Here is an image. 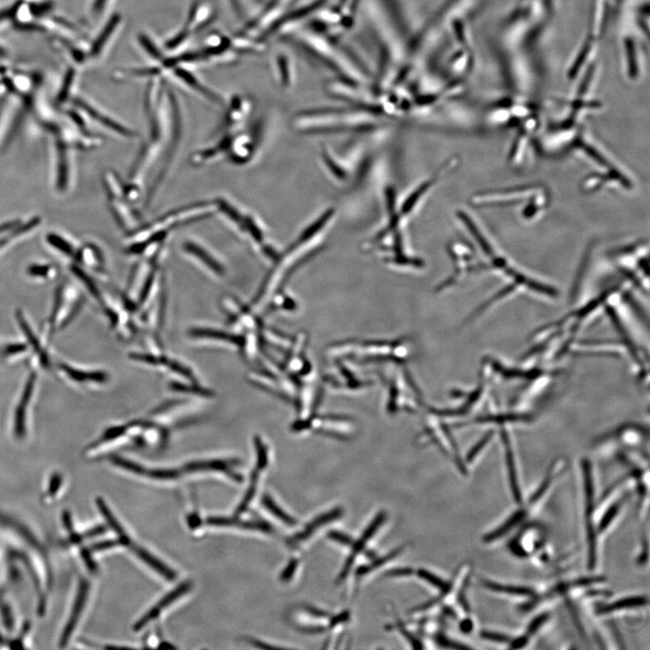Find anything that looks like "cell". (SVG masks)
Returning <instances> with one entry per match:
<instances>
[{
	"label": "cell",
	"instance_id": "cell-1",
	"mask_svg": "<svg viewBox=\"0 0 650 650\" xmlns=\"http://www.w3.org/2000/svg\"><path fill=\"white\" fill-rule=\"evenodd\" d=\"M215 205L217 211L225 217L227 222L229 223L233 229L238 230L240 236L259 248V245L265 240V232L259 220H257L252 213L243 211V209L225 199H220L215 202Z\"/></svg>",
	"mask_w": 650,
	"mask_h": 650
},
{
	"label": "cell",
	"instance_id": "cell-2",
	"mask_svg": "<svg viewBox=\"0 0 650 650\" xmlns=\"http://www.w3.org/2000/svg\"><path fill=\"white\" fill-rule=\"evenodd\" d=\"M548 196L547 192L543 187L537 186H525V187L504 190V191H496L485 192L482 195L476 196L474 199V203L478 206H500V205H513L516 202H527L537 203L547 206Z\"/></svg>",
	"mask_w": 650,
	"mask_h": 650
},
{
	"label": "cell",
	"instance_id": "cell-3",
	"mask_svg": "<svg viewBox=\"0 0 650 650\" xmlns=\"http://www.w3.org/2000/svg\"><path fill=\"white\" fill-rule=\"evenodd\" d=\"M123 26L124 19L120 13H113L108 16L99 31L87 45L88 59L91 62H100L106 58Z\"/></svg>",
	"mask_w": 650,
	"mask_h": 650
},
{
	"label": "cell",
	"instance_id": "cell-4",
	"mask_svg": "<svg viewBox=\"0 0 650 650\" xmlns=\"http://www.w3.org/2000/svg\"><path fill=\"white\" fill-rule=\"evenodd\" d=\"M619 267H623L627 275L643 284L644 277L648 279L649 245L644 242L621 247L612 252Z\"/></svg>",
	"mask_w": 650,
	"mask_h": 650
},
{
	"label": "cell",
	"instance_id": "cell-5",
	"mask_svg": "<svg viewBox=\"0 0 650 650\" xmlns=\"http://www.w3.org/2000/svg\"><path fill=\"white\" fill-rule=\"evenodd\" d=\"M167 76H172V78H175L179 83L182 84V86H185L186 89L192 91V93H196L199 97L202 98L203 100H207L208 103L215 105H222L225 103L221 95L206 86V84L203 83L202 81L200 80L199 78L192 72L191 69H189L187 67L181 66L172 67L167 71Z\"/></svg>",
	"mask_w": 650,
	"mask_h": 650
},
{
	"label": "cell",
	"instance_id": "cell-6",
	"mask_svg": "<svg viewBox=\"0 0 650 650\" xmlns=\"http://www.w3.org/2000/svg\"><path fill=\"white\" fill-rule=\"evenodd\" d=\"M215 18L216 9L210 0H196L190 8L182 29L194 37L210 26Z\"/></svg>",
	"mask_w": 650,
	"mask_h": 650
},
{
	"label": "cell",
	"instance_id": "cell-7",
	"mask_svg": "<svg viewBox=\"0 0 650 650\" xmlns=\"http://www.w3.org/2000/svg\"><path fill=\"white\" fill-rule=\"evenodd\" d=\"M72 100L74 107L81 111V113L87 115L91 120L98 122L101 126L113 131V133L128 138H131L135 135V132L130 128L120 124V122L117 121L115 118L108 116L107 113H103V110H99L83 98L74 97Z\"/></svg>",
	"mask_w": 650,
	"mask_h": 650
},
{
	"label": "cell",
	"instance_id": "cell-8",
	"mask_svg": "<svg viewBox=\"0 0 650 650\" xmlns=\"http://www.w3.org/2000/svg\"><path fill=\"white\" fill-rule=\"evenodd\" d=\"M386 520H387V514L384 511L379 512L377 516H376L373 520L371 521V524L368 525L366 530L362 533L361 536L358 537V540L355 541V544L351 545V552L346 561L344 564L343 569H341L340 574L337 578L338 584L344 582L345 579L348 577L349 574L351 570L352 567L358 555L364 550L366 546L368 543V541L374 537V535L377 533V531L379 530V527L382 526V524L385 523Z\"/></svg>",
	"mask_w": 650,
	"mask_h": 650
},
{
	"label": "cell",
	"instance_id": "cell-9",
	"mask_svg": "<svg viewBox=\"0 0 650 650\" xmlns=\"http://www.w3.org/2000/svg\"><path fill=\"white\" fill-rule=\"evenodd\" d=\"M253 103L246 95H236L229 101L221 130L228 131L232 128H240L248 120L252 113Z\"/></svg>",
	"mask_w": 650,
	"mask_h": 650
},
{
	"label": "cell",
	"instance_id": "cell-10",
	"mask_svg": "<svg viewBox=\"0 0 650 650\" xmlns=\"http://www.w3.org/2000/svg\"><path fill=\"white\" fill-rule=\"evenodd\" d=\"M256 448L257 455L256 469L252 473V477H250L248 490H247L245 495H244L238 507H237L235 511L236 517L239 516V515L245 512V511L249 509L250 503H252L254 497L256 495L257 482H259L260 473L266 468L267 463H269V455H267V448L266 446L263 445L262 440H257Z\"/></svg>",
	"mask_w": 650,
	"mask_h": 650
},
{
	"label": "cell",
	"instance_id": "cell-11",
	"mask_svg": "<svg viewBox=\"0 0 650 650\" xmlns=\"http://www.w3.org/2000/svg\"><path fill=\"white\" fill-rule=\"evenodd\" d=\"M192 587V582L186 581L182 582V584H179L174 590L169 592L167 595H165L153 608L149 609L147 614L142 616V617L135 622L134 631H140L149 622L153 621L154 619H157L165 608H167L169 605L174 604V602L177 600V599L182 597V596L187 594V592L191 590Z\"/></svg>",
	"mask_w": 650,
	"mask_h": 650
},
{
	"label": "cell",
	"instance_id": "cell-12",
	"mask_svg": "<svg viewBox=\"0 0 650 650\" xmlns=\"http://www.w3.org/2000/svg\"><path fill=\"white\" fill-rule=\"evenodd\" d=\"M41 219L35 216L29 221L23 222L22 220H12L0 225V250L8 247L9 244L16 239L29 234L31 230L40 225Z\"/></svg>",
	"mask_w": 650,
	"mask_h": 650
},
{
	"label": "cell",
	"instance_id": "cell-13",
	"mask_svg": "<svg viewBox=\"0 0 650 650\" xmlns=\"http://www.w3.org/2000/svg\"><path fill=\"white\" fill-rule=\"evenodd\" d=\"M90 592V584L87 581H81L78 587L76 600H74L72 612H71L69 618H68L67 624L64 627L62 636H61L60 644L66 646L71 639V636L76 631L78 621L81 617V614L86 608L88 595Z\"/></svg>",
	"mask_w": 650,
	"mask_h": 650
},
{
	"label": "cell",
	"instance_id": "cell-14",
	"mask_svg": "<svg viewBox=\"0 0 650 650\" xmlns=\"http://www.w3.org/2000/svg\"><path fill=\"white\" fill-rule=\"evenodd\" d=\"M344 515V510L341 507H335L334 510L327 511L324 514L319 515L316 519L310 521L309 523L304 527L302 531H300L299 533L294 535V537L289 538L287 540V545L291 547H296L300 543H302L303 541H306L308 538L313 536L314 533L316 532L318 530L324 525L334 522V521L341 519Z\"/></svg>",
	"mask_w": 650,
	"mask_h": 650
},
{
	"label": "cell",
	"instance_id": "cell-15",
	"mask_svg": "<svg viewBox=\"0 0 650 650\" xmlns=\"http://www.w3.org/2000/svg\"><path fill=\"white\" fill-rule=\"evenodd\" d=\"M185 252L192 259H197V262L202 264L206 269L211 270L215 274L223 273V265L212 250L201 242L189 240L184 246Z\"/></svg>",
	"mask_w": 650,
	"mask_h": 650
},
{
	"label": "cell",
	"instance_id": "cell-16",
	"mask_svg": "<svg viewBox=\"0 0 650 650\" xmlns=\"http://www.w3.org/2000/svg\"><path fill=\"white\" fill-rule=\"evenodd\" d=\"M36 374L32 372L26 382L25 388L22 393L21 398L16 409L15 422H14V432L18 438H23L26 435V409L31 401L33 388H35Z\"/></svg>",
	"mask_w": 650,
	"mask_h": 650
},
{
	"label": "cell",
	"instance_id": "cell-17",
	"mask_svg": "<svg viewBox=\"0 0 650 650\" xmlns=\"http://www.w3.org/2000/svg\"><path fill=\"white\" fill-rule=\"evenodd\" d=\"M205 523L215 527H238L243 530L273 532V527L263 520H242L237 517H211L206 519Z\"/></svg>",
	"mask_w": 650,
	"mask_h": 650
},
{
	"label": "cell",
	"instance_id": "cell-18",
	"mask_svg": "<svg viewBox=\"0 0 650 650\" xmlns=\"http://www.w3.org/2000/svg\"><path fill=\"white\" fill-rule=\"evenodd\" d=\"M130 548L140 559L147 564L149 567L153 568L157 573L162 575L165 579H167V581L172 582L175 580V572L172 571L171 568H169L167 565L164 564L162 562L158 560L153 554H151L149 552L144 550L143 547H138L137 545L132 543Z\"/></svg>",
	"mask_w": 650,
	"mask_h": 650
},
{
	"label": "cell",
	"instance_id": "cell-19",
	"mask_svg": "<svg viewBox=\"0 0 650 650\" xmlns=\"http://www.w3.org/2000/svg\"><path fill=\"white\" fill-rule=\"evenodd\" d=\"M138 46L143 51L145 56L148 57L154 64L161 66L167 58V54L164 48L158 45L153 37L147 33H140L137 37Z\"/></svg>",
	"mask_w": 650,
	"mask_h": 650
},
{
	"label": "cell",
	"instance_id": "cell-20",
	"mask_svg": "<svg viewBox=\"0 0 650 650\" xmlns=\"http://www.w3.org/2000/svg\"><path fill=\"white\" fill-rule=\"evenodd\" d=\"M78 79V71L76 67L70 66L63 73V79L61 81L60 87L56 95V103L63 105L68 100L73 99V91L76 89V81Z\"/></svg>",
	"mask_w": 650,
	"mask_h": 650
},
{
	"label": "cell",
	"instance_id": "cell-21",
	"mask_svg": "<svg viewBox=\"0 0 650 650\" xmlns=\"http://www.w3.org/2000/svg\"><path fill=\"white\" fill-rule=\"evenodd\" d=\"M16 316L24 334H25L27 340H29V344H31L33 351L38 354L41 364H42L43 367L48 368L50 366L48 355H47L46 351L43 350L42 347H41L38 339H37L31 328H30L29 324H27L25 316H24V314L20 311H16Z\"/></svg>",
	"mask_w": 650,
	"mask_h": 650
},
{
	"label": "cell",
	"instance_id": "cell-22",
	"mask_svg": "<svg viewBox=\"0 0 650 650\" xmlns=\"http://www.w3.org/2000/svg\"><path fill=\"white\" fill-rule=\"evenodd\" d=\"M274 64H275L277 79L281 86L284 88H289L292 86L294 72L289 57L286 53H277Z\"/></svg>",
	"mask_w": 650,
	"mask_h": 650
},
{
	"label": "cell",
	"instance_id": "cell-23",
	"mask_svg": "<svg viewBox=\"0 0 650 650\" xmlns=\"http://www.w3.org/2000/svg\"><path fill=\"white\" fill-rule=\"evenodd\" d=\"M648 598L645 596H629V597L621 599V600L601 607L598 609V614H611V612L622 611V609L641 607V606L648 604Z\"/></svg>",
	"mask_w": 650,
	"mask_h": 650
},
{
	"label": "cell",
	"instance_id": "cell-24",
	"mask_svg": "<svg viewBox=\"0 0 650 650\" xmlns=\"http://www.w3.org/2000/svg\"><path fill=\"white\" fill-rule=\"evenodd\" d=\"M60 370L68 375L71 379L76 382H104L107 381L108 376L103 371H78L76 368L70 367L69 365L61 363Z\"/></svg>",
	"mask_w": 650,
	"mask_h": 650
},
{
	"label": "cell",
	"instance_id": "cell-25",
	"mask_svg": "<svg viewBox=\"0 0 650 650\" xmlns=\"http://www.w3.org/2000/svg\"><path fill=\"white\" fill-rule=\"evenodd\" d=\"M502 438L504 445H505L506 448L507 468H509L511 490H512L515 500H516L517 502L520 503L521 502V493L520 490L519 483H517L516 467H515L513 453L511 451L510 448V438L509 436L506 435L505 432H503L502 433Z\"/></svg>",
	"mask_w": 650,
	"mask_h": 650
},
{
	"label": "cell",
	"instance_id": "cell-26",
	"mask_svg": "<svg viewBox=\"0 0 650 650\" xmlns=\"http://www.w3.org/2000/svg\"><path fill=\"white\" fill-rule=\"evenodd\" d=\"M46 242L48 243L50 247H52L53 249L57 250V252L61 254H63V255L76 259L78 249L69 239L54 232L48 233V234L46 235Z\"/></svg>",
	"mask_w": 650,
	"mask_h": 650
},
{
	"label": "cell",
	"instance_id": "cell-27",
	"mask_svg": "<svg viewBox=\"0 0 650 650\" xmlns=\"http://www.w3.org/2000/svg\"><path fill=\"white\" fill-rule=\"evenodd\" d=\"M526 516V512L524 510L517 511L516 513L513 514L512 516L510 517L509 520L504 522L499 528L493 530L492 532L487 534L485 537L483 538L485 542H492L499 540V538L505 536V534L510 532L512 528L517 526V524H520L521 521L524 519V517Z\"/></svg>",
	"mask_w": 650,
	"mask_h": 650
},
{
	"label": "cell",
	"instance_id": "cell-28",
	"mask_svg": "<svg viewBox=\"0 0 650 650\" xmlns=\"http://www.w3.org/2000/svg\"><path fill=\"white\" fill-rule=\"evenodd\" d=\"M483 587L489 589V590L497 592H502V594L516 596H527V597H530V596L535 595L534 590L528 587H513V585L501 584H497V582L487 580L483 581Z\"/></svg>",
	"mask_w": 650,
	"mask_h": 650
},
{
	"label": "cell",
	"instance_id": "cell-29",
	"mask_svg": "<svg viewBox=\"0 0 650 650\" xmlns=\"http://www.w3.org/2000/svg\"><path fill=\"white\" fill-rule=\"evenodd\" d=\"M262 0H229L233 11L240 19H252L257 12Z\"/></svg>",
	"mask_w": 650,
	"mask_h": 650
},
{
	"label": "cell",
	"instance_id": "cell-30",
	"mask_svg": "<svg viewBox=\"0 0 650 650\" xmlns=\"http://www.w3.org/2000/svg\"><path fill=\"white\" fill-rule=\"evenodd\" d=\"M402 551L403 547L396 548L395 550H393L391 552V553L384 555V557L377 558V559L372 561L371 564L363 565V567L358 568L356 571V578L361 579V577H365V575L371 574V572H373L375 570V569L383 567V565L386 563H388V561L394 559V558L397 557L398 554H401Z\"/></svg>",
	"mask_w": 650,
	"mask_h": 650
},
{
	"label": "cell",
	"instance_id": "cell-31",
	"mask_svg": "<svg viewBox=\"0 0 650 650\" xmlns=\"http://www.w3.org/2000/svg\"><path fill=\"white\" fill-rule=\"evenodd\" d=\"M262 502L266 510H269L271 514L277 517V519L282 521L284 524L289 525V526H294V525L296 524V519H294V517L287 514L286 511L281 509L269 494H265V495L262 497Z\"/></svg>",
	"mask_w": 650,
	"mask_h": 650
},
{
	"label": "cell",
	"instance_id": "cell-32",
	"mask_svg": "<svg viewBox=\"0 0 650 650\" xmlns=\"http://www.w3.org/2000/svg\"><path fill=\"white\" fill-rule=\"evenodd\" d=\"M116 0H89L88 2V16L93 20H99L107 15L108 10L114 5Z\"/></svg>",
	"mask_w": 650,
	"mask_h": 650
},
{
	"label": "cell",
	"instance_id": "cell-33",
	"mask_svg": "<svg viewBox=\"0 0 650 650\" xmlns=\"http://www.w3.org/2000/svg\"><path fill=\"white\" fill-rule=\"evenodd\" d=\"M24 1L25 0H18V1L12 3V4L0 9V27L16 22Z\"/></svg>",
	"mask_w": 650,
	"mask_h": 650
},
{
	"label": "cell",
	"instance_id": "cell-34",
	"mask_svg": "<svg viewBox=\"0 0 650 650\" xmlns=\"http://www.w3.org/2000/svg\"><path fill=\"white\" fill-rule=\"evenodd\" d=\"M71 270L76 275L78 279H80L81 282L83 283L84 286L87 287V289L89 290V292L93 294L95 298L97 299H100V293L99 289L96 286V284L94 283V281L91 277L88 275L84 270L81 269V267L77 265H73L71 267Z\"/></svg>",
	"mask_w": 650,
	"mask_h": 650
},
{
	"label": "cell",
	"instance_id": "cell-35",
	"mask_svg": "<svg viewBox=\"0 0 650 650\" xmlns=\"http://www.w3.org/2000/svg\"><path fill=\"white\" fill-rule=\"evenodd\" d=\"M418 575L422 580L428 582L432 587L438 588L442 592L445 591V589L448 587L449 582L443 580L438 575L433 574L431 572L425 570V569H419Z\"/></svg>",
	"mask_w": 650,
	"mask_h": 650
},
{
	"label": "cell",
	"instance_id": "cell-36",
	"mask_svg": "<svg viewBox=\"0 0 650 650\" xmlns=\"http://www.w3.org/2000/svg\"><path fill=\"white\" fill-rule=\"evenodd\" d=\"M621 505L622 500H619L617 501V502H615L614 505L609 507L608 510L606 511L604 516L602 517L601 523L599 524V531H604L608 527L614 517L617 516Z\"/></svg>",
	"mask_w": 650,
	"mask_h": 650
},
{
	"label": "cell",
	"instance_id": "cell-37",
	"mask_svg": "<svg viewBox=\"0 0 650 650\" xmlns=\"http://www.w3.org/2000/svg\"><path fill=\"white\" fill-rule=\"evenodd\" d=\"M53 267L50 265H46V264H33L29 267L27 269V273L29 276L33 277H47L52 272Z\"/></svg>",
	"mask_w": 650,
	"mask_h": 650
},
{
	"label": "cell",
	"instance_id": "cell-38",
	"mask_svg": "<svg viewBox=\"0 0 650 650\" xmlns=\"http://www.w3.org/2000/svg\"><path fill=\"white\" fill-rule=\"evenodd\" d=\"M299 564V560L296 558H292L284 567L282 573L280 574V580L284 582H289L293 578L294 573Z\"/></svg>",
	"mask_w": 650,
	"mask_h": 650
},
{
	"label": "cell",
	"instance_id": "cell-39",
	"mask_svg": "<svg viewBox=\"0 0 650 650\" xmlns=\"http://www.w3.org/2000/svg\"><path fill=\"white\" fill-rule=\"evenodd\" d=\"M328 537H329L331 540L336 542L338 544L343 545V546L351 547V545L354 544L352 538L349 536V535L341 532V531H330V532L328 533Z\"/></svg>",
	"mask_w": 650,
	"mask_h": 650
},
{
	"label": "cell",
	"instance_id": "cell-40",
	"mask_svg": "<svg viewBox=\"0 0 650 650\" xmlns=\"http://www.w3.org/2000/svg\"><path fill=\"white\" fill-rule=\"evenodd\" d=\"M548 618H550V615L547 614H543L535 618L528 625L526 636H528L536 633L547 622Z\"/></svg>",
	"mask_w": 650,
	"mask_h": 650
},
{
	"label": "cell",
	"instance_id": "cell-41",
	"mask_svg": "<svg viewBox=\"0 0 650 650\" xmlns=\"http://www.w3.org/2000/svg\"><path fill=\"white\" fill-rule=\"evenodd\" d=\"M480 636H482L483 639H488V641H490L506 643L510 641V636L504 634H500V633L497 632L484 631L480 633Z\"/></svg>",
	"mask_w": 650,
	"mask_h": 650
},
{
	"label": "cell",
	"instance_id": "cell-42",
	"mask_svg": "<svg viewBox=\"0 0 650 650\" xmlns=\"http://www.w3.org/2000/svg\"><path fill=\"white\" fill-rule=\"evenodd\" d=\"M58 289V290H57L56 299H54L52 316H51V318H50L51 323H52V324H53L54 321H56L57 314H58V311L60 310L61 306H62V302H63V289L62 287H60L59 289Z\"/></svg>",
	"mask_w": 650,
	"mask_h": 650
},
{
	"label": "cell",
	"instance_id": "cell-43",
	"mask_svg": "<svg viewBox=\"0 0 650 650\" xmlns=\"http://www.w3.org/2000/svg\"><path fill=\"white\" fill-rule=\"evenodd\" d=\"M435 641L438 645L443 646V648L468 649V646L460 645L458 643L450 641L448 638H445V636H443V635L436 636Z\"/></svg>",
	"mask_w": 650,
	"mask_h": 650
},
{
	"label": "cell",
	"instance_id": "cell-44",
	"mask_svg": "<svg viewBox=\"0 0 650 650\" xmlns=\"http://www.w3.org/2000/svg\"><path fill=\"white\" fill-rule=\"evenodd\" d=\"M26 349H27V347H26V344H13L8 345V346H6L4 349V351H3V354H4L5 356H11V355H16V354H21V352L26 351Z\"/></svg>",
	"mask_w": 650,
	"mask_h": 650
},
{
	"label": "cell",
	"instance_id": "cell-45",
	"mask_svg": "<svg viewBox=\"0 0 650 650\" xmlns=\"http://www.w3.org/2000/svg\"><path fill=\"white\" fill-rule=\"evenodd\" d=\"M412 573H413V570L411 568L402 567V568L394 569V570H391V572H388L387 575H388V577H408V575L412 574Z\"/></svg>",
	"mask_w": 650,
	"mask_h": 650
},
{
	"label": "cell",
	"instance_id": "cell-46",
	"mask_svg": "<svg viewBox=\"0 0 650 650\" xmlns=\"http://www.w3.org/2000/svg\"><path fill=\"white\" fill-rule=\"evenodd\" d=\"M81 306H83V303H81V301L80 302L76 303V306L73 307V311H71L69 316H68L66 319L64 320L62 324V327L66 326V325L69 324L71 321H72L73 318L76 316L78 313H79Z\"/></svg>",
	"mask_w": 650,
	"mask_h": 650
},
{
	"label": "cell",
	"instance_id": "cell-47",
	"mask_svg": "<svg viewBox=\"0 0 650 650\" xmlns=\"http://www.w3.org/2000/svg\"><path fill=\"white\" fill-rule=\"evenodd\" d=\"M306 611L308 614L314 616L316 618H327L328 614L326 612L321 611V609L314 608V607H307Z\"/></svg>",
	"mask_w": 650,
	"mask_h": 650
},
{
	"label": "cell",
	"instance_id": "cell-48",
	"mask_svg": "<svg viewBox=\"0 0 650 650\" xmlns=\"http://www.w3.org/2000/svg\"><path fill=\"white\" fill-rule=\"evenodd\" d=\"M460 629L463 632H470L473 629V622L470 619H466L465 621H463L460 625Z\"/></svg>",
	"mask_w": 650,
	"mask_h": 650
},
{
	"label": "cell",
	"instance_id": "cell-49",
	"mask_svg": "<svg viewBox=\"0 0 650 650\" xmlns=\"http://www.w3.org/2000/svg\"><path fill=\"white\" fill-rule=\"evenodd\" d=\"M8 56V51H6L4 46L0 43V61L6 59Z\"/></svg>",
	"mask_w": 650,
	"mask_h": 650
},
{
	"label": "cell",
	"instance_id": "cell-50",
	"mask_svg": "<svg viewBox=\"0 0 650 650\" xmlns=\"http://www.w3.org/2000/svg\"><path fill=\"white\" fill-rule=\"evenodd\" d=\"M158 649H175V648L174 646L171 645L170 643L162 642L160 646H158Z\"/></svg>",
	"mask_w": 650,
	"mask_h": 650
},
{
	"label": "cell",
	"instance_id": "cell-51",
	"mask_svg": "<svg viewBox=\"0 0 650 650\" xmlns=\"http://www.w3.org/2000/svg\"><path fill=\"white\" fill-rule=\"evenodd\" d=\"M4 91H6L5 88H4V86H3L1 80H0V94H1L2 93H4Z\"/></svg>",
	"mask_w": 650,
	"mask_h": 650
}]
</instances>
